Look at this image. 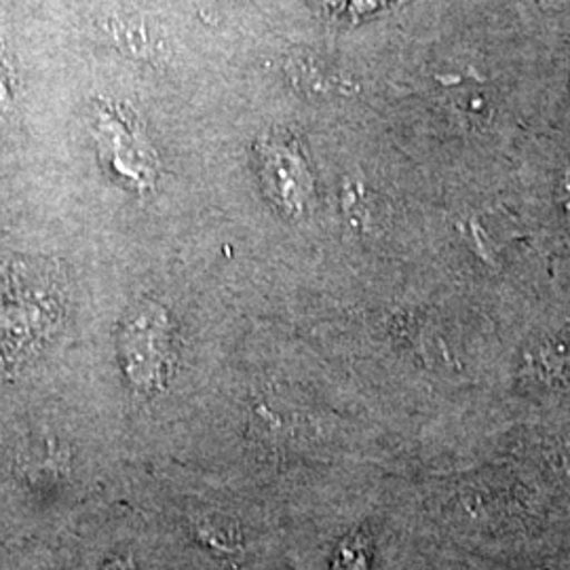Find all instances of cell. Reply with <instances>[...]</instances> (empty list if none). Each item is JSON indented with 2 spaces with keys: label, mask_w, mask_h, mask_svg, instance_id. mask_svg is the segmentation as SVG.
I'll return each mask as SVG.
<instances>
[{
  "label": "cell",
  "mask_w": 570,
  "mask_h": 570,
  "mask_svg": "<svg viewBox=\"0 0 570 570\" xmlns=\"http://www.w3.org/2000/svg\"><path fill=\"white\" fill-rule=\"evenodd\" d=\"M96 140L108 165L129 183L146 186L155 180L157 159L140 127L119 104H104L98 110Z\"/></svg>",
  "instance_id": "6da1fadb"
},
{
  "label": "cell",
  "mask_w": 570,
  "mask_h": 570,
  "mask_svg": "<svg viewBox=\"0 0 570 570\" xmlns=\"http://www.w3.org/2000/svg\"><path fill=\"white\" fill-rule=\"evenodd\" d=\"M169 351V326L161 308L146 305L125 322L121 334V362L134 385L164 387Z\"/></svg>",
  "instance_id": "7a4b0ae2"
},
{
  "label": "cell",
  "mask_w": 570,
  "mask_h": 570,
  "mask_svg": "<svg viewBox=\"0 0 570 570\" xmlns=\"http://www.w3.org/2000/svg\"><path fill=\"white\" fill-rule=\"evenodd\" d=\"M195 534L212 550L233 553L242 548V530L237 529V524H230L226 520H216V518L204 520L197 524Z\"/></svg>",
  "instance_id": "3957f363"
},
{
  "label": "cell",
  "mask_w": 570,
  "mask_h": 570,
  "mask_svg": "<svg viewBox=\"0 0 570 570\" xmlns=\"http://www.w3.org/2000/svg\"><path fill=\"white\" fill-rule=\"evenodd\" d=\"M112 30L117 41L121 42L125 51L134 56H148L150 53V35L146 30L142 21L134 20H112Z\"/></svg>",
  "instance_id": "277c9868"
},
{
  "label": "cell",
  "mask_w": 570,
  "mask_h": 570,
  "mask_svg": "<svg viewBox=\"0 0 570 570\" xmlns=\"http://www.w3.org/2000/svg\"><path fill=\"white\" fill-rule=\"evenodd\" d=\"M104 570H136L134 569V564H131V560H127V558H115V560H110Z\"/></svg>",
  "instance_id": "5b68a950"
}]
</instances>
